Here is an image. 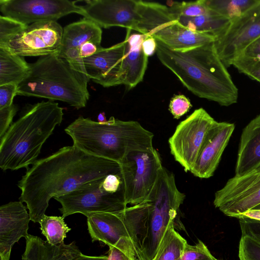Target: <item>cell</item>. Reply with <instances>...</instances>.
<instances>
[{
  "mask_svg": "<svg viewBox=\"0 0 260 260\" xmlns=\"http://www.w3.org/2000/svg\"><path fill=\"white\" fill-rule=\"evenodd\" d=\"M120 171L116 161L91 155L73 145L64 146L27 169L17 184L19 200L26 204L30 220L39 223L51 198Z\"/></svg>",
  "mask_w": 260,
  "mask_h": 260,
  "instance_id": "cell-1",
  "label": "cell"
},
{
  "mask_svg": "<svg viewBox=\"0 0 260 260\" xmlns=\"http://www.w3.org/2000/svg\"><path fill=\"white\" fill-rule=\"evenodd\" d=\"M161 63L197 96L228 107L237 102L238 89L220 59L214 42L186 51H174L159 41Z\"/></svg>",
  "mask_w": 260,
  "mask_h": 260,
  "instance_id": "cell-2",
  "label": "cell"
},
{
  "mask_svg": "<svg viewBox=\"0 0 260 260\" xmlns=\"http://www.w3.org/2000/svg\"><path fill=\"white\" fill-rule=\"evenodd\" d=\"M64 131L82 151L119 164L131 152L154 149L153 133L136 121L111 117L100 123L80 116Z\"/></svg>",
  "mask_w": 260,
  "mask_h": 260,
  "instance_id": "cell-3",
  "label": "cell"
},
{
  "mask_svg": "<svg viewBox=\"0 0 260 260\" xmlns=\"http://www.w3.org/2000/svg\"><path fill=\"white\" fill-rule=\"evenodd\" d=\"M63 108L49 100L28 105L0 139V167L17 170L33 165L43 145L62 120Z\"/></svg>",
  "mask_w": 260,
  "mask_h": 260,
  "instance_id": "cell-4",
  "label": "cell"
},
{
  "mask_svg": "<svg viewBox=\"0 0 260 260\" xmlns=\"http://www.w3.org/2000/svg\"><path fill=\"white\" fill-rule=\"evenodd\" d=\"M28 75L18 85L17 95L60 101L79 109L89 99L90 80L57 53L29 63Z\"/></svg>",
  "mask_w": 260,
  "mask_h": 260,
  "instance_id": "cell-5",
  "label": "cell"
},
{
  "mask_svg": "<svg viewBox=\"0 0 260 260\" xmlns=\"http://www.w3.org/2000/svg\"><path fill=\"white\" fill-rule=\"evenodd\" d=\"M150 203L148 200L114 213L88 214V231L92 242H102L109 247L117 246L140 258Z\"/></svg>",
  "mask_w": 260,
  "mask_h": 260,
  "instance_id": "cell-6",
  "label": "cell"
},
{
  "mask_svg": "<svg viewBox=\"0 0 260 260\" xmlns=\"http://www.w3.org/2000/svg\"><path fill=\"white\" fill-rule=\"evenodd\" d=\"M185 199V194L176 186L174 174L162 166L147 199L150 205L140 260L154 259L164 235L175 223Z\"/></svg>",
  "mask_w": 260,
  "mask_h": 260,
  "instance_id": "cell-7",
  "label": "cell"
},
{
  "mask_svg": "<svg viewBox=\"0 0 260 260\" xmlns=\"http://www.w3.org/2000/svg\"><path fill=\"white\" fill-rule=\"evenodd\" d=\"M138 11L141 17L138 32L153 37L173 50L186 51L215 40L212 35L184 27L161 4L138 1Z\"/></svg>",
  "mask_w": 260,
  "mask_h": 260,
  "instance_id": "cell-8",
  "label": "cell"
},
{
  "mask_svg": "<svg viewBox=\"0 0 260 260\" xmlns=\"http://www.w3.org/2000/svg\"><path fill=\"white\" fill-rule=\"evenodd\" d=\"M119 164L126 204L134 205L146 201L162 167L157 151L154 148L131 152Z\"/></svg>",
  "mask_w": 260,
  "mask_h": 260,
  "instance_id": "cell-9",
  "label": "cell"
},
{
  "mask_svg": "<svg viewBox=\"0 0 260 260\" xmlns=\"http://www.w3.org/2000/svg\"><path fill=\"white\" fill-rule=\"evenodd\" d=\"M104 178L87 182L67 194L54 198L61 205L59 210L62 216L65 218L75 213L86 216L91 213H114L125 209L127 206L122 188L115 193L105 191L102 187Z\"/></svg>",
  "mask_w": 260,
  "mask_h": 260,
  "instance_id": "cell-10",
  "label": "cell"
},
{
  "mask_svg": "<svg viewBox=\"0 0 260 260\" xmlns=\"http://www.w3.org/2000/svg\"><path fill=\"white\" fill-rule=\"evenodd\" d=\"M215 122L200 108L181 121L169 138L171 153L186 172L191 170L206 135Z\"/></svg>",
  "mask_w": 260,
  "mask_h": 260,
  "instance_id": "cell-11",
  "label": "cell"
},
{
  "mask_svg": "<svg viewBox=\"0 0 260 260\" xmlns=\"http://www.w3.org/2000/svg\"><path fill=\"white\" fill-rule=\"evenodd\" d=\"M78 1L0 0V11L7 17L28 25L43 21H57L72 13L82 16Z\"/></svg>",
  "mask_w": 260,
  "mask_h": 260,
  "instance_id": "cell-12",
  "label": "cell"
},
{
  "mask_svg": "<svg viewBox=\"0 0 260 260\" xmlns=\"http://www.w3.org/2000/svg\"><path fill=\"white\" fill-rule=\"evenodd\" d=\"M63 28L57 21H43L28 25L0 47L24 56H43L59 51Z\"/></svg>",
  "mask_w": 260,
  "mask_h": 260,
  "instance_id": "cell-13",
  "label": "cell"
},
{
  "mask_svg": "<svg viewBox=\"0 0 260 260\" xmlns=\"http://www.w3.org/2000/svg\"><path fill=\"white\" fill-rule=\"evenodd\" d=\"M260 37V1L240 17L232 21L225 32L214 45L226 67L232 65L242 51Z\"/></svg>",
  "mask_w": 260,
  "mask_h": 260,
  "instance_id": "cell-14",
  "label": "cell"
},
{
  "mask_svg": "<svg viewBox=\"0 0 260 260\" xmlns=\"http://www.w3.org/2000/svg\"><path fill=\"white\" fill-rule=\"evenodd\" d=\"M82 6L85 18L108 28L120 26L138 31L141 17L136 0H88Z\"/></svg>",
  "mask_w": 260,
  "mask_h": 260,
  "instance_id": "cell-15",
  "label": "cell"
},
{
  "mask_svg": "<svg viewBox=\"0 0 260 260\" xmlns=\"http://www.w3.org/2000/svg\"><path fill=\"white\" fill-rule=\"evenodd\" d=\"M235 128L233 123L216 121L207 133L190 171L194 176L207 179L214 175Z\"/></svg>",
  "mask_w": 260,
  "mask_h": 260,
  "instance_id": "cell-16",
  "label": "cell"
},
{
  "mask_svg": "<svg viewBox=\"0 0 260 260\" xmlns=\"http://www.w3.org/2000/svg\"><path fill=\"white\" fill-rule=\"evenodd\" d=\"M126 42L108 48L102 47L93 55L83 58L86 75L104 87L122 84L121 67Z\"/></svg>",
  "mask_w": 260,
  "mask_h": 260,
  "instance_id": "cell-17",
  "label": "cell"
},
{
  "mask_svg": "<svg viewBox=\"0 0 260 260\" xmlns=\"http://www.w3.org/2000/svg\"><path fill=\"white\" fill-rule=\"evenodd\" d=\"M102 36V28L83 17L63 28L61 45L57 54L67 60L78 71L86 75L83 59L80 56V49L88 41L101 42Z\"/></svg>",
  "mask_w": 260,
  "mask_h": 260,
  "instance_id": "cell-18",
  "label": "cell"
},
{
  "mask_svg": "<svg viewBox=\"0 0 260 260\" xmlns=\"http://www.w3.org/2000/svg\"><path fill=\"white\" fill-rule=\"evenodd\" d=\"M30 220L26 207L20 201L0 207V260H9L14 244L28 237Z\"/></svg>",
  "mask_w": 260,
  "mask_h": 260,
  "instance_id": "cell-19",
  "label": "cell"
},
{
  "mask_svg": "<svg viewBox=\"0 0 260 260\" xmlns=\"http://www.w3.org/2000/svg\"><path fill=\"white\" fill-rule=\"evenodd\" d=\"M127 29L126 47L121 67L122 84L130 89L136 86L143 79L147 69L148 57L144 53L142 43L148 37L146 35L130 34Z\"/></svg>",
  "mask_w": 260,
  "mask_h": 260,
  "instance_id": "cell-20",
  "label": "cell"
},
{
  "mask_svg": "<svg viewBox=\"0 0 260 260\" xmlns=\"http://www.w3.org/2000/svg\"><path fill=\"white\" fill-rule=\"evenodd\" d=\"M260 162V114L244 127L241 134L235 168L241 176Z\"/></svg>",
  "mask_w": 260,
  "mask_h": 260,
  "instance_id": "cell-21",
  "label": "cell"
},
{
  "mask_svg": "<svg viewBox=\"0 0 260 260\" xmlns=\"http://www.w3.org/2000/svg\"><path fill=\"white\" fill-rule=\"evenodd\" d=\"M260 187V162L244 175L229 179L216 191L213 204L215 208L241 198Z\"/></svg>",
  "mask_w": 260,
  "mask_h": 260,
  "instance_id": "cell-22",
  "label": "cell"
},
{
  "mask_svg": "<svg viewBox=\"0 0 260 260\" xmlns=\"http://www.w3.org/2000/svg\"><path fill=\"white\" fill-rule=\"evenodd\" d=\"M174 17L187 28L212 35L215 39L225 32L232 22L229 18L213 11L210 14L195 17Z\"/></svg>",
  "mask_w": 260,
  "mask_h": 260,
  "instance_id": "cell-23",
  "label": "cell"
},
{
  "mask_svg": "<svg viewBox=\"0 0 260 260\" xmlns=\"http://www.w3.org/2000/svg\"><path fill=\"white\" fill-rule=\"evenodd\" d=\"M30 65L24 57L0 47V86L19 85L28 75Z\"/></svg>",
  "mask_w": 260,
  "mask_h": 260,
  "instance_id": "cell-24",
  "label": "cell"
},
{
  "mask_svg": "<svg viewBox=\"0 0 260 260\" xmlns=\"http://www.w3.org/2000/svg\"><path fill=\"white\" fill-rule=\"evenodd\" d=\"M25 240V250L22 255L23 260H64L72 245V243H63L53 246L47 241L30 234Z\"/></svg>",
  "mask_w": 260,
  "mask_h": 260,
  "instance_id": "cell-25",
  "label": "cell"
},
{
  "mask_svg": "<svg viewBox=\"0 0 260 260\" xmlns=\"http://www.w3.org/2000/svg\"><path fill=\"white\" fill-rule=\"evenodd\" d=\"M175 223L167 230L153 260H177L183 254L186 240L174 228Z\"/></svg>",
  "mask_w": 260,
  "mask_h": 260,
  "instance_id": "cell-26",
  "label": "cell"
},
{
  "mask_svg": "<svg viewBox=\"0 0 260 260\" xmlns=\"http://www.w3.org/2000/svg\"><path fill=\"white\" fill-rule=\"evenodd\" d=\"M259 1L204 0V3L209 9L233 21L241 16Z\"/></svg>",
  "mask_w": 260,
  "mask_h": 260,
  "instance_id": "cell-27",
  "label": "cell"
},
{
  "mask_svg": "<svg viewBox=\"0 0 260 260\" xmlns=\"http://www.w3.org/2000/svg\"><path fill=\"white\" fill-rule=\"evenodd\" d=\"M62 216L45 215L39 223L42 234L51 245L57 246L64 243L67 233L71 231Z\"/></svg>",
  "mask_w": 260,
  "mask_h": 260,
  "instance_id": "cell-28",
  "label": "cell"
},
{
  "mask_svg": "<svg viewBox=\"0 0 260 260\" xmlns=\"http://www.w3.org/2000/svg\"><path fill=\"white\" fill-rule=\"evenodd\" d=\"M260 204V187L236 200L225 204L218 209L225 215L236 218L239 214Z\"/></svg>",
  "mask_w": 260,
  "mask_h": 260,
  "instance_id": "cell-29",
  "label": "cell"
},
{
  "mask_svg": "<svg viewBox=\"0 0 260 260\" xmlns=\"http://www.w3.org/2000/svg\"><path fill=\"white\" fill-rule=\"evenodd\" d=\"M168 8L170 12L175 16L195 17L212 12V11L205 5L204 0L189 2H173Z\"/></svg>",
  "mask_w": 260,
  "mask_h": 260,
  "instance_id": "cell-30",
  "label": "cell"
},
{
  "mask_svg": "<svg viewBox=\"0 0 260 260\" xmlns=\"http://www.w3.org/2000/svg\"><path fill=\"white\" fill-rule=\"evenodd\" d=\"M238 256L240 260H260V241L250 236L242 235Z\"/></svg>",
  "mask_w": 260,
  "mask_h": 260,
  "instance_id": "cell-31",
  "label": "cell"
},
{
  "mask_svg": "<svg viewBox=\"0 0 260 260\" xmlns=\"http://www.w3.org/2000/svg\"><path fill=\"white\" fill-rule=\"evenodd\" d=\"M177 260H218L201 241L193 245L187 244L182 255Z\"/></svg>",
  "mask_w": 260,
  "mask_h": 260,
  "instance_id": "cell-32",
  "label": "cell"
},
{
  "mask_svg": "<svg viewBox=\"0 0 260 260\" xmlns=\"http://www.w3.org/2000/svg\"><path fill=\"white\" fill-rule=\"evenodd\" d=\"M27 25L12 18L0 16V45L5 44Z\"/></svg>",
  "mask_w": 260,
  "mask_h": 260,
  "instance_id": "cell-33",
  "label": "cell"
},
{
  "mask_svg": "<svg viewBox=\"0 0 260 260\" xmlns=\"http://www.w3.org/2000/svg\"><path fill=\"white\" fill-rule=\"evenodd\" d=\"M239 72L260 83V58L236 59L232 64Z\"/></svg>",
  "mask_w": 260,
  "mask_h": 260,
  "instance_id": "cell-34",
  "label": "cell"
},
{
  "mask_svg": "<svg viewBox=\"0 0 260 260\" xmlns=\"http://www.w3.org/2000/svg\"><path fill=\"white\" fill-rule=\"evenodd\" d=\"M191 107L190 100L184 95L179 94L174 95L171 99L169 110L174 118L179 119L187 113Z\"/></svg>",
  "mask_w": 260,
  "mask_h": 260,
  "instance_id": "cell-35",
  "label": "cell"
},
{
  "mask_svg": "<svg viewBox=\"0 0 260 260\" xmlns=\"http://www.w3.org/2000/svg\"><path fill=\"white\" fill-rule=\"evenodd\" d=\"M18 110V106L13 104L0 109V139L5 135L12 124L13 117Z\"/></svg>",
  "mask_w": 260,
  "mask_h": 260,
  "instance_id": "cell-36",
  "label": "cell"
},
{
  "mask_svg": "<svg viewBox=\"0 0 260 260\" xmlns=\"http://www.w3.org/2000/svg\"><path fill=\"white\" fill-rule=\"evenodd\" d=\"M238 219L242 235L249 236L260 241V221L245 217Z\"/></svg>",
  "mask_w": 260,
  "mask_h": 260,
  "instance_id": "cell-37",
  "label": "cell"
},
{
  "mask_svg": "<svg viewBox=\"0 0 260 260\" xmlns=\"http://www.w3.org/2000/svg\"><path fill=\"white\" fill-rule=\"evenodd\" d=\"M18 85L14 84L0 86V109L13 104L14 98L17 95Z\"/></svg>",
  "mask_w": 260,
  "mask_h": 260,
  "instance_id": "cell-38",
  "label": "cell"
},
{
  "mask_svg": "<svg viewBox=\"0 0 260 260\" xmlns=\"http://www.w3.org/2000/svg\"><path fill=\"white\" fill-rule=\"evenodd\" d=\"M102 187L105 191L111 193H115L122 189L120 174L107 175L102 181Z\"/></svg>",
  "mask_w": 260,
  "mask_h": 260,
  "instance_id": "cell-39",
  "label": "cell"
},
{
  "mask_svg": "<svg viewBox=\"0 0 260 260\" xmlns=\"http://www.w3.org/2000/svg\"><path fill=\"white\" fill-rule=\"evenodd\" d=\"M64 260H108V256H88L83 254L76 245L72 242L71 248Z\"/></svg>",
  "mask_w": 260,
  "mask_h": 260,
  "instance_id": "cell-40",
  "label": "cell"
},
{
  "mask_svg": "<svg viewBox=\"0 0 260 260\" xmlns=\"http://www.w3.org/2000/svg\"><path fill=\"white\" fill-rule=\"evenodd\" d=\"M108 260H137L136 256L117 246L109 247Z\"/></svg>",
  "mask_w": 260,
  "mask_h": 260,
  "instance_id": "cell-41",
  "label": "cell"
},
{
  "mask_svg": "<svg viewBox=\"0 0 260 260\" xmlns=\"http://www.w3.org/2000/svg\"><path fill=\"white\" fill-rule=\"evenodd\" d=\"M260 58V37L249 45L237 58Z\"/></svg>",
  "mask_w": 260,
  "mask_h": 260,
  "instance_id": "cell-42",
  "label": "cell"
},
{
  "mask_svg": "<svg viewBox=\"0 0 260 260\" xmlns=\"http://www.w3.org/2000/svg\"><path fill=\"white\" fill-rule=\"evenodd\" d=\"M142 46L144 53L148 57L156 52V41L152 37L148 36L143 41Z\"/></svg>",
  "mask_w": 260,
  "mask_h": 260,
  "instance_id": "cell-43",
  "label": "cell"
},
{
  "mask_svg": "<svg viewBox=\"0 0 260 260\" xmlns=\"http://www.w3.org/2000/svg\"><path fill=\"white\" fill-rule=\"evenodd\" d=\"M245 217L260 221V209H252L242 213L237 216V218Z\"/></svg>",
  "mask_w": 260,
  "mask_h": 260,
  "instance_id": "cell-44",
  "label": "cell"
},
{
  "mask_svg": "<svg viewBox=\"0 0 260 260\" xmlns=\"http://www.w3.org/2000/svg\"><path fill=\"white\" fill-rule=\"evenodd\" d=\"M98 122L100 123H105L107 121L104 112H101L99 114L98 117Z\"/></svg>",
  "mask_w": 260,
  "mask_h": 260,
  "instance_id": "cell-45",
  "label": "cell"
},
{
  "mask_svg": "<svg viewBox=\"0 0 260 260\" xmlns=\"http://www.w3.org/2000/svg\"><path fill=\"white\" fill-rule=\"evenodd\" d=\"M253 209H260V204L257 205V206H256L255 208H254Z\"/></svg>",
  "mask_w": 260,
  "mask_h": 260,
  "instance_id": "cell-46",
  "label": "cell"
}]
</instances>
